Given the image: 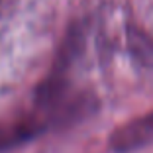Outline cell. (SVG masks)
Segmentation results:
<instances>
[{"label":"cell","mask_w":153,"mask_h":153,"mask_svg":"<svg viewBox=\"0 0 153 153\" xmlns=\"http://www.w3.org/2000/svg\"><path fill=\"white\" fill-rule=\"evenodd\" d=\"M149 141H153V114L141 120H131L130 124L120 128L112 137V147L116 151H130Z\"/></svg>","instance_id":"6da1fadb"}]
</instances>
